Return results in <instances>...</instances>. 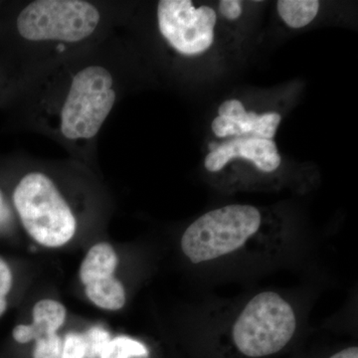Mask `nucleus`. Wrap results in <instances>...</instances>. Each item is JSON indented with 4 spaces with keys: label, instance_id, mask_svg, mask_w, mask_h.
Returning <instances> with one entry per match:
<instances>
[{
    "label": "nucleus",
    "instance_id": "nucleus-1",
    "mask_svg": "<svg viewBox=\"0 0 358 358\" xmlns=\"http://www.w3.org/2000/svg\"><path fill=\"white\" fill-rule=\"evenodd\" d=\"M13 202L28 236L40 246L61 248L76 235V216L46 173L30 171L22 176L14 188Z\"/></svg>",
    "mask_w": 358,
    "mask_h": 358
},
{
    "label": "nucleus",
    "instance_id": "nucleus-2",
    "mask_svg": "<svg viewBox=\"0 0 358 358\" xmlns=\"http://www.w3.org/2000/svg\"><path fill=\"white\" fill-rule=\"evenodd\" d=\"M115 101V76L106 66L80 68L71 78L58 109L59 133L69 141L93 140L114 110Z\"/></svg>",
    "mask_w": 358,
    "mask_h": 358
},
{
    "label": "nucleus",
    "instance_id": "nucleus-3",
    "mask_svg": "<svg viewBox=\"0 0 358 358\" xmlns=\"http://www.w3.org/2000/svg\"><path fill=\"white\" fill-rule=\"evenodd\" d=\"M260 211L252 205L231 204L208 211L190 224L180 240L190 262L215 260L237 251L260 229Z\"/></svg>",
    "mask_w": 358,
    "mask_h": 358
},
{
    "label": "nucleus",
    "instance_id": "nucleus-4",
    "mask_svg": "<svg viewBox=\"0 0 358 358\" xmlns=\"http://www.w3.org/2000/svg\"><path fill=\"white\" fill-rule=\"evenodd\" d=\"M101 20L98 7L85 0H35L18 14L16 30L28 42L76 44L93 36Z\"/></svg>",
    "mask_w": 358,
    "mask_h": 358
},
{
    "label": "nucleus",
    "instance_id": "nucleus-5",
    "mask_svg": "<svg viewBox=\"0 0 358 358\" xmlns=\"http://www.w3.org/2000/svg\"><path fill=\"white\" fill-rule=\"evenodd\" d=\"M296 324V313L288 301L275 292H263L252 298L237 317L233 341L246 357H268L288 345Z\"/></svg>",
    "mask_w": 358,
    "mask_h": 358
},
{
    "label": "nucleus",
    "instance_id": "nucleus-6",
    "mask_svg": "<svg viewBox=\"0 0 358 358\" xmlns=\"http://www.w3.org/2000/svg\"><path fill=\"white\" fill-rule=\"evenodd\" d=\"M157 14L160 34L178 53L199 55L213 44L217 15L210 6L196 8L190 0H162Z\"/></svg>",
    "mask_w": 358,
    "mask_h": 358
},
{
    "label": "nucleus",
    "instance_id": "nucleus-7",
    "mask_svg": "<svg viewBox=\"0 0 358 358\" xmlns=\"http://www.w3.org/2000/svg\"><path fill=\"white\" fill-rule=\"evenodd\" d=\"M117 264L119 258L114 247L100 242L89 249L80 266L79 278L85 294L101 310L117 312L126 305V289L115 275Z\"/></svg>",
    "mask_w": 358,
    "mask_h": 358
},
{
    "label": "nucleus",
    "instance_id": "nucleus-8",
    "mask_svg": "<svg viewBox=\"0 0 358 358\" xmlns=\"http://www.w3.org/2000/svg\"><path fill=\"white\" fill-rule=\"evenodd\" d=\"M281 121V115L278 113L258 115L247 112L240 101L229 100L221 103L211 129L217 138L256 136L272 141Z\"/></svg>",
    "mask_w": 358,
    "mask_h": 358
},
{
    "label": "nucleus",
    "instance_id": "nucleus-9",
    "mask_svg": "<svg viewBox=\"0 0 358 358\" xmlns=\"http://www.w3.org/2000/svg\"><path fill=\"white\" fill-rule=\"evenodd\" d=\"M250 160L263 173H273L281 166L282 157L273 141L256 136H241L224 141L205 157L204 166L218 173L232 159Z\"/></svg>",
    "mask_w": 358,
    "mask_h": 358
},
{
    "label": "nucleus",
    "instance_id": "nucleus-10",
    "mask_svg": "<svg viewBox=\"0 0 358 358\" xmlns=\"http://www.w3.org/2000/svg\"><path fill=\"white\" fill-rule=\"evenodd\" d=\"M66 317L67 310L62 303L52 299L40 300L32 308L31 324L14 327L13 338L16 343L26 345L48 334H58Z\"/></svg>",
    "mask_w": 358,
    "mask_h": 358
},
{
    "label": "nucleus",
    "instance_id": "nucleus-11",
    "mask_svg": "<svg viewBox=\"0 0 358 358\" xmlns=\"http://www.w3.org/2000/svg\"><path fill=\"white\" fill-rule=\"evenodd\" d=\"M278 13L287 25L294 29L310 24L320 9L317 0H280Z\"/></svg>",
    "mask_w": 358,
    "mask_h": 358
},
{
    "label": "nucleus",
    "instance_id": "nucleus-12",
    "mask_svg": "<svg viewBox=\"0 0 358 358\" xmlns=\"http://www.w3.org/2000/svg\"><path fill=\"white\" fill-rule=\"evenodd\" d=\"M148 353L147 346L138 339L119 336L110 338L99 358H145Z\"/></svg>",
    "mask_w": 358,
    "mask_h": 358
},
{
    "label": "nucleus",
    "instance_id": "nucleus-13",
    "mask_svg": "<svg viewBox=\"0 0 358 358\" xmlns=\"http://www.w3.org/2000/svg\"><path fill=\"white\" fill-rule=\"evenodd\" d=\"M87 345V358H99L110 341V334L102 327H93L83 334Z\"/></svg>",
    "mask_w": 358,
    "mask_h": 358
},
{
    "label": "nucleus",
    "instance_id": "nucleus-14",
    "mask_svg": "<svg viewBox=\"0 0 358 358\" xmlns=\"http://www.w3.org/2000/svg\"><path fill=\"white\" fill-rule=\"evenodd\" d=\"M62 338L58 334H48L35 341L33 358H60Z\"/></svg>",
    "mask_w": 358,
    "mask_h": 358
},
{
    "label": "nucleus",
    "instance_id": "nucleus-15",
    "mask_svg": "<svg viewBox=\"0 0 358 358\" xmlns=\"http://www.w3.org/2000/svg\"><path fill=\"white\" fill-rule=\"evenodd\" d=\"M60 358H87V345L84 334L71 331L62 339Z\"/></svg>",
    "mask_w": 358,
    "mask_h": 358
},
{
    "label": "nucleus",
    "instance_id": "nucleus-16",
    "mask_svg": "<svg viewBox=\"0 0 358 358\" xmlns=\"http://www.w3.org/2000/svg\"><path fill=\"white\" fill-rule=\"evenodd\" d=\"M13 285V271L4 259L0 257V298L7 299Z\"/></svg>",
    "mask_w": 358,
    "mask_h": 358
},
{
    "label": "nucleus",
    "instance_id": "nucleus-17",
    "mask_svg": "<svg viewBox=\"0 0 358 358\" xmlns=\"http://www.w3.org/2000/svg\"><path fill=\"white\" fill-rule=\"evenodd\" d=\"M219 11L227 20H236L242 14L241 2L238 0H221L219 1Z\"/></svg>",
    "mask_w": 358,
    "mask_h": 358
},
{
    "label": "nucleus",
    "instance_id": "nucleus-18",
    "mask_svg": "<svg viewBox=\"0 0 358 358\" xmlns=\"http://www.w3.org/2000/svg\"><path fill=\"white\" fill-rule=\"evenodd\" d=\"M329 358H358V348L357 346L345 348Z\"/></svg>",
    "mask_w": 358,
    "mask_h": 358
},
{
    "label": "nucleus",
    "instance_id": "nucleus-19",
    "mask_svg": "<svg viewBox=\"0 0 358 358\" xmlns=\"http://www.w3.org/2000/svg\"><path fill=\"white\" fill-rule=\"evenodd\" d=\"M7 306H8V303H7V299L0 298V317L4 315V313L6 312Z\"/></svg>",
    "mask_w": 358,
    "mask_h": 358
},
{
    "label": "nucleus",
    "instance_id": "nucleus-20",
    "mask_svg": "<svg viewBox=\"0 0 358 358\" xmlns=\"http://www.w3.org/2000/svg\"><path fill=\"white\" fill-rule=\"evenodd\" d=\"M2 208H3V196H2V193L0 192V214H1Z\"/></svg>",
    "mask_w": 358,
    "mask_h": 358
}]
</instances>
